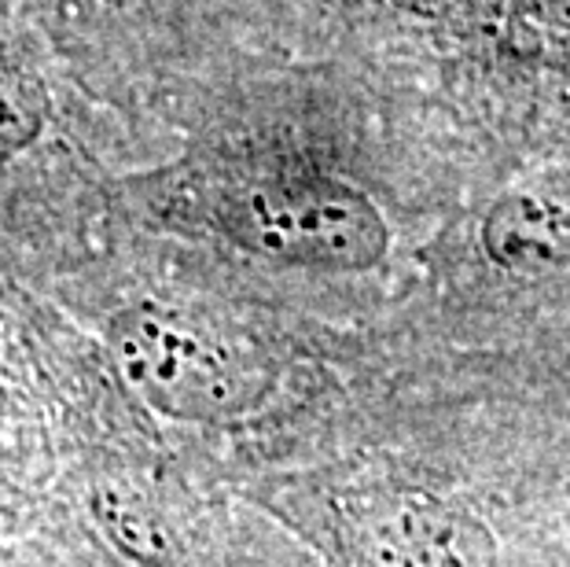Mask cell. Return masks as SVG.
<instances>
[{
	"mask_svg": "<svg viewBox=\"0 0 570 567\" xmlns=\"http://www.w3.org/2000/svg\"><path fill=\"white\" fill-rule=\"evenodd\" d=\"M107 350L126 388L180 424L233 420L262 394V377L244 350L180 306H122L107 321Z\"/></svg>",
	"mask_w": 570,
	"mask_h": 567,
	"instance_id": "cell-1",
	"label": "cell"
},
{
	"mask_svg": "<svg viewBox=\"0 0 570 567\" xmlns=\"http://www.w3.org/2000/svg\"><path fill=\"white\" fill-rule=\"evenodd\" d=\"M228 233L254 255L324 273H365L391 255V225L365 188L327 174H284L233 203Z\"/></svg>",
	"mask_w": 570,
	"mask_h": 567,
	"instance_id": "cell-2",
	"label": "cell"
},
{
	"mask_svg": "<svg viewBox=\"0 0 570 567\" xmlns=\"http://www.w3.org/2000/svg\"><path fill=\"white\" fill-rule=\"evenodd\" d=\"M365 567H497L487 520L431 490H368L343 505Z\"/></svg>",
	"mask_w": 570,
	"mask_h": 567,
	"instance_id": "cell-3",
	"label": "cell"
},
{
	"mask_svg": "<svg viewBox=\"0 0 570 567\" xmlns=\"http://www.w3.org/2000/svg\"><path fill=\"white\" fill-rule=\"evenodd\" d=\"M479 247L504 273L570 270V163L504 188L479 225Z\"/></svg>",
	"mask_w": 570,
	"mask_h": 567,
	"instance_id": "cell-4",
	"label": "cell"
},
{
	"mask_svg": "<svg viewBox=\"0 0 570 567\" xmlns=\"http://www.w3.org/2000/svg\"><path fill=\"white\" fill-rule=\"evenodd\" d=\"M89 516L118 557L137 567H174L177 546L166 516L126 479H104L89 490Z\"/></svg>",
	"mask_w": 570,
	"mask_h": 567,
	"instance_id": "cell-5",
	"label": "cell"
},
{
	"mask_svg": "<svg viewBox=\"0 0 570 567\" xmlns=\"http://www.w3.org/2000/svg\"><path fill=\"white\" fill-rule=\"evenodd\" d=\"M52 100L45 78L16 48L0 41V166L27 155L45 137Z\"/></svg>",
	"mask_w": 570,
	"mask_h": 567,
	"instance_id": "cell-6",
	"label": "cell"
},
{
	"mask_svg": "<svg viewBox=\"0 0 570 567\" xmlns=\"http://www.w3.org/2000/svg\"><path fill=\"white\" fill-rule=\"evenodd\" d=\"M0 383H4V335H0Z\"/></svg>",
	"mask_w": 570,
	"mask_h": 567,
	"instance_id": "cell-7",
	"label": "cell"
}]
</instances>
